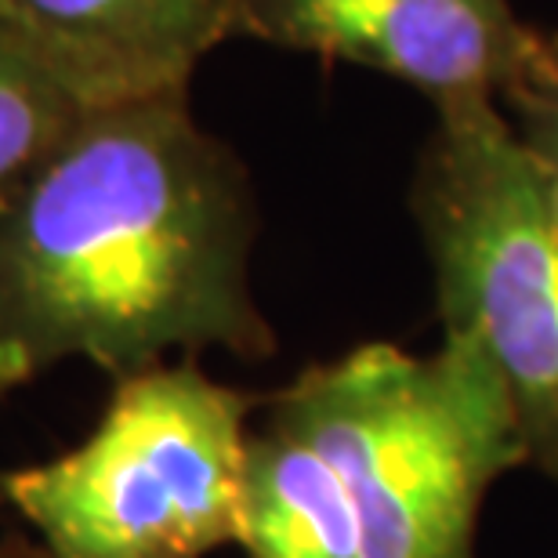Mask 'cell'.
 <instances>
[{"label":"cell","instance_id":"obj_3","mask_svg":"<svg viewBox=\"0 0 558 558\" xmlns=\"http://www.w3.org/2000/svg\"><path fill=\"white\" fill-rule=\"evenodd\" d=\"M258 407L196 355L117 377L73 450L0 472V508L51 558H210L240 537Z\"/></svg>","mask_w":558,"mask_h":558},{"label":"cell","instance_id":"obj_4","mask_svg":"<svg viewBox=\"0 0 558 558\" xmlns=\"http://www.w3.org/2000/svg\"><path fill=\"white\" fill-rule=\"evenodd\" d=\"M410 210L442 333L486 352L515 410L526 468L558 486V218L497 98L435 106Z\"/></svg>","mask_w":558,"mask_h":558},{"label":"cell","instance_id":"obj_2","mask_svg":"<svg viewBox=\"0 0 558 558\" xmlns=\"http://www.w3.org/2000/svg\"><path fill=\"white\" fill-rule=\"evenodd\" d=\"M262 414L333 464L366 558H478L489 489L526 468L505 385L461 333H442L424 355L355 344L262 396Z\"/></svg>","mask_w":558,"mask_h":558},{"label":"cell","instance_id":"obj_10","mask_svg":"<svg viewBox=\"0 0 558 558\" xmlns=\"http://www.w3.org/2000/svg\"><path fill=\"white\" fill-rule=\"evenodd\" d=\"M0 558H51V555L44 551L37 541H26V537H19V533H8V537L0 541Z\"/></svg>","mask_w":558,"mask_h":558},{"label":"cell","instance_id":"obj_7","mask_svg":"<svg viewBox=\"0 0 558 558\" xmlns=\"http://www.w3.org/2000/svg\"><path fill=\"white\" fill-rule=\"evenodd\" d=\"M236 548L247 558H366L341 475L269 414L251 428Z\"/></svg>","mask_w":558,"mask_h":558},{"label":"cell","instance_id":"obj_1","mask_svg":"<svg viewBox=\"0 0 558 558\" xmlns=\"http://www.w3.org/2000/svg\"><path fill=\"white\" fill-rule=\"evenodd\" d=\"M247 167L182 92L98 102L0 204V399L62 363L272 360Z\"/></svg>","mask_w":558,"mask_h":558},{"label":"cell","instance_id":"obj_5","mask_svg":"<svg viewBox=\"0 0 558 558\" xmlns=\"http://www.w3.org/2000/svg\"><path fill=\"white\" fill-rule=\"evenodd\" d=\"M232 37L366 65L442 106L500 102L558 33L522 22L508 0H236Z\"/></svg>","mask_w":558,"mask_h":558},{"label":"cell","instance_id":"obj_9","mask_svg":"<svg viewBox=\"0 0 558 558\" xmlns=\"http://www.w3.org/2000/svg\"><path fill=\"white\" fill-rule=\"evenodd\" d=\"M508 106V120L515 128L522 149L530 153L544 196L558 218V40L551 54L500 98Z\"/></svg>","mask_w":558,"mask_h":558},{"label":"cell","instance_id":"obj_8","mask_svg":"<svg viewBox=\"0 0 558 558\" xmlns=\"http://www.w3.org/2000/svg\"><path fill=\"white\" fill-rule=\"evenodd\" d=\"M92 106L98 102L0 15V204Z\"/></svg>","mask_w":558,"mask_h":558},{"label":"cell","instance_id":"obj_6","mask_svg":"<svg viewBox=\"0 0 558 558\" xmlns=\"http://www.w3.org/2000/svg\"><path fill=\"white\" fill-rule=\"evenodd\" d=\"M236 0H0V15L92 102L182 92L232 37Z\"/></svg>","mask_w":558,"mask_h":558}]
</instances>
